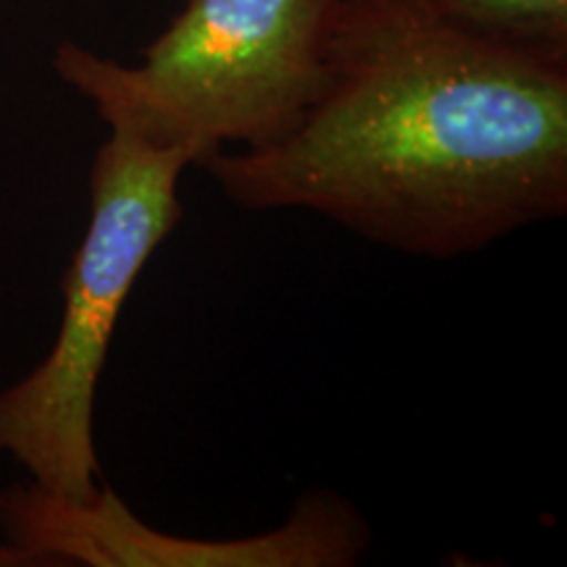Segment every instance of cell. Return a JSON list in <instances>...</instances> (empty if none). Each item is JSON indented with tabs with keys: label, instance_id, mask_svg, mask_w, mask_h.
<instances>
[{
	"label": "cell",
	"instance_id": "obj_2",
	"mask_svg": "<svg viewBox=\"0 0 567 567\" xmlns=\"http://www.w3.org/2000/svg\"><path fill=\"white\" fill-rule=\"evenodd\" d=\"M347 0H187L137 66L61 42L53 66L97 116L208 155L287 140L329 82Z\"/></svg>",
	"mask_w": 567,
	"mask_h": 567
},
{
	"label": "cell",
	"instance_id": "obj_6",
	"mask_svg": "<svg viewBox=\"0 0 567 567\" xmlns=\"http://www.w3.org/2000/svg\"><path fill=\"white\" fill-rule=\"evenodd\" d=\"M0 567H48L38 555L17 547L11 542H0Z\"/></svg>",
	"mask_w": 567,
	"mask_h": 567
},
{
	"label": "cell",
	"instance_id": "obj_5",
	"mask_svg": "<svg viewBox=\"0 0 567 567\" xmlns=\"http://www.w3.org/2000/svg\"><path fill=\"white\" fill-rule=\"evenodd\" d=\"M439 21L520 59L567 69V0H421Z\"/></svg>",
	"mask_w": 567,
	"mask_h": 567
},
{
	"label": "cell",
	"instance_id": "obj_1",
	"mask_svg": "<svg viewBox=\"0 0 567 567\" xmlns=\"http://www.w3.org/2000/svg\"><path fill=\"white\" fill-rule=\"evenodd\" d=\"M200 168L247 210H310L392 250L460 258L565 216L567 69L467 38L421 0H347L302 124Z\"/></svg>",
	"mask_w": 567,
	"mask_h": 567
},
{
	"label": "cell",
	"instance_id": "obj_4",
	"mask_svg": "<svg viewBox=\"0 0 567 567\" xmlns=\"http://www.w3.org/2000/svg\"><path fill=\"white\" fill-rule=\"evenodd\" d=\"M6 542L48 567H352L371 547L368 520L337 492H308L287 523L243 538L168 536L140 520L113 488L69 499L30 484L0 492Z\"/></svg>",
	"mask_w": 567,
	"mask_h": 567
},
{
	"label": "cell",
	"instance_id": "obj_3",
	"mask_svg": "<svg viewBox=\"0 0 567 567\" xmlns=\"http://www.w3.org/2000/svg\"><path fill=\"white\" fill-rule=\"evenodd\" d=\"M193 155L113 126L90 168V221L63 274L59 337L42 363L0 389V452L42 488L87 499L101 488L95 394L124 302L179 226Z\"/></svg>",
	"mask_w": 567,
	"mask_h": 567
}]
</instances>
